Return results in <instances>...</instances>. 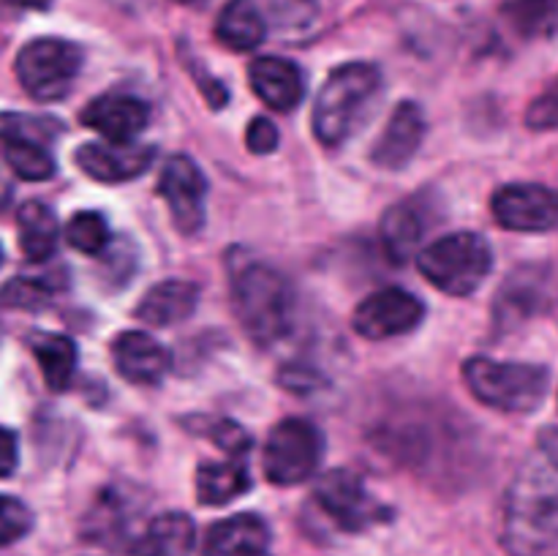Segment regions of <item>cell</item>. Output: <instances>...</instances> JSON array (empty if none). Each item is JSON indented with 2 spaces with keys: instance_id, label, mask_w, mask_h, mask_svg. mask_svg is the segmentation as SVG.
<instances>
[{
  "instance_id": "26",
  "label": "cell",
  "mask_w": 558,
  "mask_h": 556,
  "mask_svg": "<svg viewBox=\"0 0 558 556\" xmlns=\"http://www.w3.org/2000/svg\"><path fill=\"white\" fill-rule=\"evenodd\" d=\"M379 234L387 256L396 265H403L417 251L420 238H423V218H420V213L409 202H401V205H392L381 216Z\"/></svg>"
},
{
  "instance_id": "7",
  "label": "cell",
  "mask_w": 558,
  "mask_h": 556,
  "mask_svg": "<svg viewBox=\"0 0 558 556\" xmlns=\"http://www.w3.org/2000/svg\"><path fill=\"white\" fill-rule=\"evenodd\" d=\"M322 447H325V442H322L319 428L311 420H281L267 436L265 456H262L267 480L276 485L303 483L319 467Z\"/></svg>"
},
{
  "instance_id": "37",
  "label": "cell",
  "mask_w": 558,
  "mask_h": 556,
  "mask_svg": "<svg viewBox=\"0 0 558 556\" xmlns=\"http://www.w3.org/2000/svg\"><path fill=\"white\" fill-rule=\"evenodd\" d=\"M9 5H16V9H47L52 0H5Z\"/></svg>"
},
{
  "instance_id": "6",
  "label": "cell",
  "mask_w": 558,
  "mask_h": 556,
  "mask_svg": "<svg viewBox=\"0 0 558 556\" xmlns=\"http://www.w3.org/2000/svg\"><path fill=\"white\" fill-rule=\"evenodd\" d=\"M82 69V49L63 38H36L14 60L22 90L36 101H58L74 85Z\"/></svg>"
},
{
  "instance_id": "3",
  "label": "cell",
  "mask_w": 558,
  "mask_h": 556,
  "mask_svg": "<svg viewBox=\"0 0 558 556\" xmlns=\"http://www.w3.org/2000/svg\"><path fill=\"white\" fill-rule=\"evenodd\" d=\"M379 90L381 74L376 65L354 60L332 69L311 112L316 140L325 147H338L347 142L368 118Z\"/></svg>"
},
{
  "instance_id": "31",
  "label": "cell",
  "mask_w": 558,
  "mask_h": 556,
  "mask_svg": "<svg viewBox=\"0 0 558 556\" xmlns=\"http://www.w3.org/2000/svg\"><path fill=\"white\" fill-rule=\"evenodd\" d=\"M526 125L534 131L558 129V80L545 93H539L526 112Z\"/></svg>"
},
{
  "instance_id": "13",
  "label": "cell",
  "mask_w": 558,
  "mask_h": 556,
  "mask_svg": "<svg viewBox=\"0 0 558 556\" xmlns=\"http://www.w3.org/2000/svg\"><path fill=\"white\" fill-rule=\"evenodd\" d=\"M80 120L87 129L98 131L107 142H131L145 131L147 120H150V109L134 96L109 93V96L93 98L82 109Z\"/></svg>"
},
{
  "instance_id": "15",
  "label": "cell",
  "mask_w": 558,
  "mask_h": 556,
  "mask_svg": "<svg viewBox=\"0 0 558 556\" xmlns=\"http://www.w3.org/2000/svg\"><path fill=\"white\" fill-rule=\"evenodd\" d=\"M114 368L131 385H158L169 371V352L142 330H125L112 341Z\"/></svg>"
},
{
  "instance_id": "28",
  "label": "cell",
  "mask_w": 558,
  "mask_h": 556,
  "mask_svg": "<svg viewBox=\"0 0 558 556\" xmlns=\"http://www.w3.org/2000/svg\"><path fill=\"white\" fill-rule=\"evenodd\" d=\"M505 14L518 31L534 36L554 27L558 20V0H505Z\"/></svg>"
},
{
  "instance_id": "11",
  "label": "cell",
  "mask_w": 558,
  "mask_h": 556,
  "mask_svg": "<svg viewBox=\"0 0 558 556\" xmlns=\"http://www.w3.org/2000/svg\"><path fill=\"white\" fill-rule=\"evenodd\" d=\"M158 194L163 196L174 227L183 234H194L205 223L207 180L189 156H172L163 164Z\"/></svg>"
},
{
  "instance_id": "35",
  "label": "cell",
  "mask_w": 558,
  "mask_h": 556,
  "mask_svg": "<svg viewBox=\"0 0 558 556\" xmlns=\"http://www.w3.org/2000/svg\"><path fill=\"white\" fill-rule=\"evenodd\" d=\"M20 463V447H16L14 431L0 425V478H9Z\"/></svg>"
},
{
  "instance_id": "24",
  "label": "cell",
  "mask_w": 558,
  "mask_h": 556,
  "mask_svg": "<svg viewBox=\"0 0 558 556\" xmlns=\"http://www.w3.org/2000/svg\"><path fill=\"white\" fill-rule=\"evenodd\" d=\"M248 488V469L240 461H210L196 472V499L207 507L229 505Z\"/></svg>"
},
{
  "instance_id": "34",
  "label": "cell",
  "mask_w": 558,
  "mask_h": 556,
  "mask_svg": "<svg viewBox=\"0 0 558 556\" xmlns=\"http://www.w3.org/2000/svg\"><path fill=\"white\" fill-rule=\"evenodd\" d=\"M245 142H248L251 153H272L278 145V129L267 118H254L248 123V131H245Z\"/></svg>"
},
{
  "instance_id": "39",
  "label": "cell",
  "mask_w": 558,
  "mask_h": 556,
  "mask_svg": "<svg viewBox=\"0 0 558 556\" xmlns=\"http://www.w3.org/2000/svg\"><path fill=\"white\" fill-rule=\"evenodd\" d=\"M0 262H3V249H0Z\"/></svg>"
},
{
  "instance_id": "38",
  "label": "cell",
  "mask_w": 558,
  "mask_h": 556,
  "mask_svg": "<svg viewBox=\"0 0 558 556\" xmlns=\"http://www.w3.org/2000/svg\"><path fill=\"white\" fill-rule=\"evenodd\" d=\"M9 200H11V180L5 178L3 167H0V207L9 205Z\"/></svg>"
},
{
  "instance_id": "20",
  "label": "cell",
  "mask_w": 558,
  "mask_h": 556,
  "mask_svg": "<svg viewBox=\"0 0 558 556\" xmlns=\"http://www.w3.org/2000/svg\"><path fill=\"white\" fill-rule=\"evenodd\" d=\"M199 303V287L183 278H167L145 292V298L136 305V319L147 322L153 327H169L189 319Z\"/></svg>"
},
{
  "instance_id": "29",
  "label": "cell",
  "mask_w": 558,
  "mask_h": 556,
  "mask_svg": "<svg viewBox=\"0 0 558 556\" xmlns=\"http://www.w3.org/2000/svg\"><path fill=\"white\" fill-rule=\"evenodd\" d=\"M5 305H14V309H44L52 298V283L47 278H36V276H20L11 278L9 283L0 292Z\"/></svg>"
},
{
  "instance_id": "19",
  "label": "cell",
  "mask_w": 558,
  "mask_h": 556,
  "mask_svg": "<svg viewBox=\"0 0 558 556\" xmlns=\"http://www.w3.org/2000/svg\"><path fill=\"white\" fill-rule=\"evenodd\" d=\"M550 303V273L545 267H521V270L512 273L507 278L505 289L499 294V303H496V311H499V322H510V325H518V322L529 319V316L539 314L545 305Z\"/></svg>"
},
{
  "instance_id": "33",
  "label": "cell",
  "mask_w": 558,
  "mask_h": 556,
  "mask_svg": "<svg viewBox=\"0 0 558 556\" xmlns=\"http://www.w3.org/2000/svg\"><path fill=\"white\" fill-rule=\"evenodd\" d=\"M210 439L216 442L221 450H227L229 456H243L251 447V436L240 428L232 420H218L210 425Z\"/></svg>"
},
{
  "instance_id": "30",
  "label": "cell",
  "mask_w": 558,
  "mask_h": 556,
  "mask_svg": "<svg viewBox=\"0 0 558 556\" xmlns=\"http://www.w3.org/2000/svg\"><path fill=\"white\" fill-rule=\"evenodd\" d=\"M33 527V512L25 501L0 494V548L25 537Z\"/></svg>"
},
{
  "instance_id": "14",
  "label": "cell",
  "mask_w": 558,
  "mask_h": 556,
  "mask_svg": "<svg viewBox=\"0 0 558 556\" xmlns=\"http://www.w3.org/2000/svg\"><path fill=\"white\" fill-rule=\"evenodd\" d=\"M425 136V114L414 101H401L390 114V123L374 142L371 161L381 169H401L414 158Z\"/></svg>"
},
{
  "instance_id": "18",
  "label": "cell",
  "mask_w": 558,
  "mask_h": 556,
  "mask_svg": "<svg viewBox=\"0 0 558 556\" xmlns=\"http://www.w3.org/2000/svg\"><path fill=\"white\" fill-rule=\"evenodd\" d=\"M267 548L270 529L254 512H240L213 523L205 537V556H265Z\"/></svg>"
},
{
  "instance_id": "8",
  "label": "cell",
  "mask_w": 558,
  "mask_h": 556,
  "mask_svg": "<svg viewBox=\"0 0 558 556\" xmlns=\"http://www.w3.org/2000/svg\"><path fill=\"white\" fill-rule=\"evenodd\" d=\"M316 501H319L322 512L338 523L347 532H363L371 523L385 521L387 510L385 505L371 496L363 480L347 469H332L325 478L316 483L314 488Z\"/></svg>"
},
{
  "instance_id": "27",
  "label": "cell",
  "mask_w": 558,
  "mask_h": 556,
  "mask_svg": "<svg viewBox=\"0 0 558 556\" xmlns=\"http://www.w3.org/2000/svg\"><path fill=\"white\" fill-rule=\"evenodd\" d=\"M65 240L74 245L82 254H101L109 245V227L107 218L96 210H85L71 216V221L65 223Z\"/></svg>"
},
{
  "instance_id": "17",
  "label": "cell",
  "mask_w": 558,
  "mask_h": 556,
  "mask_svg": "<svg viewBox=\"0 0 558 556\" xmlns=\"http://www.w3.org/2000/svg\"><path fill=\"white\" fill-rule=\"evenodd\" d=\"M248 80L256 96L278 112H292L305 96V80L303 71L287 58H256L248 65Z\"/></svg>"
},
{
  "instance_id": "36",
  "label": "cell",
  "mask_w": 558,
  "mask_h": 556,
  "mask_svg": "<svg viewBox=\"0 0 558 556\" xmlns=\"http://www.w3.org/2000/svg\"><path fill=\"white\" fill-rule=\"evenodd\" d=\"M537 445L543 450L545 461L558 472V425H545L537 436Z\"/></svg>"
},
{
  "instance_id": "22",
  "label": "cell",
  "mask_w": 558,
  "mask_h": 556,
  "mask_svg": "<svg viewBox=\"0 0 558 556\" xmlns=\"http://www.w3.org/2000/svg\"><path fill=\"white\" fill-rule=\"evenodd\" d=\"M265 16L254 0H227L216 20V36L234 52H248L265 41Z\"/></svg>"
},
{
  "instance_id": "16",
  "label": "cell",
  "mask_w": 558,
  "mask_h": 556,
  "mask_svg": "<svg viewBox=\"0 0 558 556\" xmlns=\"http://www.w3.org/2000/svg\"><path fill=\"white\" fill-rule=\"evenodd\" d=\"M0 153L11 172L22 180H49L54 174V158L33 131H27L25 118L9 114L0 125Z\"/></svg>"
},
{
  "instance_id": "12",
  "label": "cell",
  "mask_w": 558,
  "mask_h": 556,
  "mask_svg": "<svg viewBox=\"0 0 558 556\" xmlns=\"http://www.w3.org/2000/svg\"><path fill=\"white\" fill-rule=\"evenodd\" d=\"M156 158L150 145H131V142H85L74 153L76 167L101 183H125L145 172Z\"/></svg>"
},
{
  "instance_id": "1",
  "label": "cell",
  "mask_w": 558,
  "mask_h": 556,
  "mask_svg": "<svg viewBox=\"0 0 558 556\" xmlns=\"http://www.w3.org/2000/svg\"><path fill=\"white\" fill-rule=\"evenodd\" d=\"M501 540L512 556H543L558 545V478L539 463L512 480Z\"/></svg>"
},
{
  "instance_id": "2",
  "label": "cell",
  "mask_w": 558,
  "mask_h": 556,
  "mask_svg": "<svg viewBox=\"0 0 558 556\" xmlns=\"http://www.w3.org/2000/svg\"><path fill=\"white\" fill-rule=\"evenodd\" d=\"M234 314L248 338L259 347L281 341L294 327V289L283 273L265 262H243L232 273Z\"/></svg>"
},
{
  "instance_id": "9",
  "label": "cell",
  "mask_w": 558,
  "mask_h": 556,
  "mask_svg": "<svg viewBox=\"0 0 558 556\" xmlns=\"http://www.w3.org/2000/svg\"><path fill=\"white\" fill-rule=\"evenodd\" d=\"M490 210L496 223L510 232H548L558 227V189L539 183L501 185Z\"/></svg>"
},
{
  "instance_id": "32",
  "label": "cell",
  "mask_w": 558,
  "mask_h": 556,
  "mask_svg": "<svg viewBox=\"0 0 558 556\" xmlns=\"http://www.w3.org/2000/svg\"><path fill=\"white\" fill-rule=\"evenodd\" d=\"M272 16L287 31H303L316 16V0H270Z\"/></svg>"
},
{
  "instance_id": "4",
  "label": "cell",
  "mask_w": 558,
  "mask_h": 556,
  "mask_svg": "<svg viewBox=\"0 0 558 556\" xmlns=\"http://www.w3.org/2000/svg\"><path fill=\"white\" fill-rule=\"evenodd\" d=\"M463 379L477 401L499 412L526 414L545 401L550 374L545 365L505 363L494 358H469L463 363Z\"/></svg>"
},
{
  "instance_id": "25",
  "label": "cell",
  "mask_w": 558,
  "mask_h": 556,
  "mask_svg": "<svg viewBox=\"0 0 558 556\" xmlns=\"http://www.w3.org/2000/svg\"><path fill=\"white\" fill-rule=\"evenodd\" d=\"M31 352L38 360L44 382L49 390L60 392L71 385V376L76 371V347L71 338L60 333H33Z\"/></svg>"
},
{
  "instance_id": "10",
  "label": "cell",
  "mask_w": 558,
  "mask_h": 556,
  "mask_svg": "<svg viewBox=\"0 0 558 556\" xmlns=\"http://www.w3.org/2000/svg\"><path fill=\"white\" fill-rule=\"evenodd\" d=\"M423 316L425 305L412 292L401 287H387L368 294L354 309L352 325L363 338L381 341V338H396L414 330L423 322Z\"/></svg>"
},
{
  "instance_id": "23",
  "label": "cell",
  "mask_w": 558,
  "mask_h": 556,
  "mask_svg": "<svg viewBox=\"0 0 558 556\" xmlns=\"http://www.w3.org/2000/svg\"><path fill=\"white\" fill-rule=\"evenodd\" d=\"M20 249L31 262H44L54 254L60 240V227L54 213L44 202H25L16 210Z\"/></svg>"
},
{
  "instance_id": "5",
  "label": "cell",
  "mask_w": 558,
  "mask_h": 556,
  "mask_svg": "<svg viewBox=\"0 0 558 556\" xmlns=\"http://www.w3.org/2000/svg\"><path fill=\"white\" fill-rule=\"evenodd\" d=\"M417 267L439 292L466 298L477 292L494 267L490 243L477 232H456L425 245Z\"/></svg>"
},
{
  "instance_id": "21",
  "label": "cell",
  "mask_w": 558,
  "mask_h": 556,
  "mask_svg": "<svg viewBox=\"0 0 558 556\" xmlns=\"http://www.w3.org/2000/svg\"><path fill=\"white\" fill-rule=\"evenodd\" d=\"M194 537V521L185 512H163L147 523L131 551L140 556H189Z\"/></svg>"
}]
</instances>
